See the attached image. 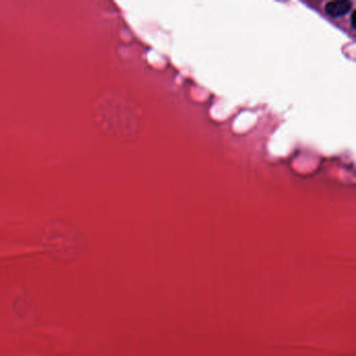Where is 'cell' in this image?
Wrapping results in <instances>:
<instances>
[{
  "label": "cell",
  "mask_w": 356,
  "mask_h": 356,
  "mask_svg": "<svg viewBox=\"0 0 356 356\" xmlns=\"http://www.w3.org/2000/svg\"><path fill=\"white\" fill-rule=\"evenodd\" d=\"M354 18H355V13L352 15V18H351V24H352V27L355 28V24H354Z\"/></svg>",
  "instance_id": "7a4b0ae2"
},
{
  "label": "cell",
  "mask_w": 356,
  "mask_h": 356,
  "mask_svg": "<svg viewBox=\"0 0 356 356\" xmlns=\"http://www.w3.org/2000/svg\"><path fill=\"white\" fill-rule=\"evenodd\" d=\"M353 4L348 0H338V2L328 3L325 7L326 13L333 18H338L346 15V14L352 9Z\"/></svg>",
  "instance_id": "6da1fadb"
}]
</instances>
